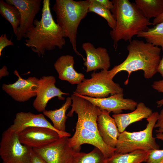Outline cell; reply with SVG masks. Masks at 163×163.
Returning a JSON list of instances; mask_svg holds the SVG:
<instances>
[{"label": "cell", "instance_id": "cell-1", "mask_svg": "<svg viewBox=\"0 0 163 163\" xmlns=\"http://www.w3.org/2000/svg\"><path fill=\"white\" fill-rule=\"evenodd\" d=\"M34 25L24 37L26 39L24 44L39 57L43 56L46 50H52L56 47L61 49L65 45V35L53 20L50 0L43 1L41 19H35Z\"/></svg>", "mask_w": 163, "mask_h": 163}, {"label": "cell", "instance_id": "cell-2", "mask_svg": "<svg viewBox=\"0 0 163 163\" xmlns=\"http://www.w3.org/2000/svg\"><path fill=\"white\" fill-rule=\"evenodd\" d=\"M128 55L120 64L108 71V77L112 79L118 73L125 71L128 73L125 84L128 83L129 76L133 72L142 70L146 79H150L157 72L161 60V48L142 40H133L127 46Z\"/></svg>", "mask_w": 163, "mask_h": 163}, {"label": "cell", "instance_id": "cell-3", "mask_svg": "<svg viewBox=\"0 0 163 163\" xmlns=\"http://www.w3.org/2000/svg\"><path fill=\"white\" fill-rule=\"evenodd\" d=\"M114 6L111 11L116 21L115 29L110 32L113 40V47L117 48L118 43L121 40H131L135 35L142 31H146L153 23L145 18L135 3L128 0H112Z\"/></svg>", "mask_w": 163, "mask_h": 163}, {"label": "cell", "instance_id": "cell-4", "mask_svg": "<svg viewBox=\"0 0 163 163\" xmlns=\"http://www.w3.org/2000/svg\"><path fill=\"white\" fill-rule=\"evenodd\" d=\"M90 0H56L52 9L56 14V23L68 38L72 48L77 55L84 58L78 51L76 37L78 27L87 16Z\"/></svg>", "mask_w": 163, "mask_h": 163}, {"label": "cell", "instance_id": "cell-5", "mask_svg": "<svg viewBox=\"0 0 163 163\" xmlns=\"http://www.w3.org/2000/svg\"><path fill=\"white\" fill-rule=\"evenodd\" d=\"M159 113L153 112L147 118L145 129L129 132L125 130L120 133L115 147L114 154H125L137 150L149 151L159 149L160 146L153 137L152 131L158 119Z\"/></svg>", "mask_w": 163, "mask_h": 163}, {"label": "cell", "instance_id": "cell-6", "mask_svg": "<svg viewBox=\"0 0 163 163\" xmlns=\"http://www.w3.org/2000/svg\"><path fill=\"white\" fill-rule=\"evenodd\" d=\"M108 71L101 70L99 72L94 71L90 78H85L77 85L73 93L95 98H104L110 94L123 93V89L120 85L108 77Z\"/></svg>", "mask_w": 163, "mask_h": 163}, {"label": "cell", "instance_id": "cell-7", "mask_svg": "<svg viewBox=\"0 0 163 163\" xmlns=\"http://www.w3.org/2000/svg\"><path fill=\"white\" fill-rule=\"evenodd\" d=\"M32 149L22 144L18 134L8 128L2 133L0 143L2 163H30Z\"/></svg>", "mask_w": 163, "mask_h": 163}, {"label": "cell", "instance_id": "cell-8", "mask_svg": "<svg viewBox=\"0 0 163 163\" xmlns=\"http://www.w3.org/2000/svg\"><path fill=\"white\" fill-rule=\"evenodd\" d=\"M69 137H60L44 147L33 149L47 163H71L78 152L69 145Z\"/></svg>", "mask_w": 163, "mask_h": 163}, {"label": "cell", "instance_id": "cell-9", "mask_svg": "<svg viewBox=\"0 0 163 163\" xmlns=\"http://www.w3.org/2000/svg\"><path fill=\"white\" fill-rule=\"evenodd\" d=\"M6 2L16 6L21 15L20 25L16 36L17 41L21 40L27 32L34 26L36 15L40 9L41 0H6Z\"/></svg>", "mask_w": 163, "mask_h": 163}, {"label": "cell", "instance_id": "cell-10", "mask_svg": "<svg viewBox=\"0 0 163 163\" xmlns=\"http://www.w3.org/2000/svg\"><path fill=\"white\" fill-rule=\"evenodd\" d=\"M18 134L21 142L32 149L44 147L60 138L55 131L40 127L27 128Z\"/></svg>", "mask_w": 163, "mask_h": 163}, {"label": "cell", "instance_id": "cell-11", "mask_svg": "<svg viewBox=\"0 0 163 163\" xmlns=\"http://www.w3.org/2000/svg\"><path fill=\"white\" fill-rule=\"evenodd\" d=\"M56 79L53 76H43L38 81L36 91L37 97L33 106L38 111L43 112L48 101L54 97H57L60 100H63V95H69L61 91L55 85Z\"/></svg>", "mask_w": 163, "mask_h": 163}, {"label": "cell", "instance_id": "cell-12", "mask_svg": "<svg viewBox=\"0 0 163 163\" xmlns=\"http://www.w3.org/2000/svg\"><path fill=\"white\" fill-rule=\"evenodd\" d=\"M14 73L18 76V80L12 84H3L2 86L3 90L15 101L20 102L27 101L37 96L36 90L39 79L34 77L23 79L17 70Z\"/></svg>", "mask_w": 163, "mask_h": 163}, {"label": "cell", "instance_id": "cell-13", "mask_svg": "<svg viewBox=\"0 0 163 163\" xmlns=\"http://www.w3.org/2000/svg\"><path fill=\"white\" fill-rule=\"evenodd\" d=\"M74 94L87 100L101 110H105L110 113L112 112L114 114L120 113L123 110L133 111L138 104L133 99L124 98L123 93L114 94L109 97L102 98L91 97Z\"/></svg>", "mask_w": 163, "mask_h": 163}, {"label": "cell", "instance_id": "cell-14", "mask_svg": "<svg viewBox=\"0 0 163 163\" xmlns=\"http://www.w3.org/2000/svg\"><path fill=\"white\" fill-rule=\"evenodd\" d=\"M44 115L42 114H34L30 112L18 113L16 115L13 124L8 128L18 134L24 129L29 127H44L56 132L60 137L71 136V134L69 133L60 132L56 130L46 119Z\"/></svg>", "mask_w": 163, "mask_h": 163}, {"label": "cell", "instance_id": "cell-15", "mask_svg": "<svg viewBox=\"0 0 163 163\" xmlns=\"http://www.w3.org/2000/svg\"><path fill=\"white\" fill-rule=\"evenodd\" d=\"M82 47L86 56L83 64L86 67L87 72L99 69L108 70L110 66V59L105 48H96L90 42L83 43Z\"/></svg>", "mask_w": 163, "mask_h": 163}, {"label": "cell", "instance_id": "cell-16", "mask_svg": "<svg viewBox=\"0 0 163 163\" xmlns=\"http://www.w3.org/2000/svg\"><path fill=\"white\" fill-rule=\"evenodd\" d=\"M110 113L101 110L97 119V128L104 142L110 147L115 148L120 133L114 119L110 116Z\"/></svg>", "mask_w": 163, "mask_h": 163}, {"label": "cell", "instance_id": "cell-17", "mask_svg": "<svg viewBox=\"0 0 163 163\" xmlns=\"http://www.w3.org/2000/svg\"><path fill=\"white\" fill-rule=\"evenodd\" d=\"M74 63L73 56L63 55L57 59L54 66L60 80L67 81L71 84L78 85L85 79V76L75 70L74 68Z\"/></svg>", "mask_w": 163, "mask_h": 163}, {"label": "cell", "instance_id": "cell-18", "mask_svg": "<svg viewBox=\"0 0 163 163\" xmlns=\"http://www.w3.org/2000/svg\"><path fill=\"white\" fill-rule=\"evenodd\" d=\"M152 113L151 109L146 107L144 103L141 102L138 103L136 109L132 112L127 113L114 114L112 117L120 133L131 123L147 119Z\"/></svg>", "mask_w": 163, "mask_h": 163}, {"label": "cell", "instance_id": "cell-19", "mask_svg": "<svg viewBox=\"0 0 163 163\" xmlns=\"http://www.w3.org/2000/svg\"><path fill=\"white\" fill-rule=\"evenodd\" d=\"M71 97H68L65 103L58 109L53 110H45L43 114L49 118L53 123L54 127L60 132H65V123L67 118L66 111L72 104Z\"/></svg>", "mask_w": 163, "mask_h": 163}, {"label": "cell", "instance_id": "cell-20", "mask_svg": "<svg viewBox=\"0 0 163 163\" xmlns=\"http://www.w3.org/2000/svg\"><path fill=\"white\" fill-rule=\"evenodd\" d=\"M0 14L10 23L16 36L21 20V15L18 9L13 5L0 0Z\"/></svg>", "mask_w": 163, "mask_h": 163}, {"label": "cell", "instance_id": "cell-21", "mask_svg": "<svg viewBox=\"0 0 163 163\" xmlns=\"http://www.w3.org/2000/svg\"><path fill=\"white\" fill-rule=\"evenodd\" d=\"M135 4L149 19L155 18L163 12V0H135Z\"/></svg>", "mask_w": 163, "mask_h": 163}, {"label": "cell", "instance_id": "cell-22", "mask_svg": "<svg viewBox=\"0 0 163 163\" xmlns=\"http://www.w3.org/2000/svg\"><path fill=\"white\" fill-rule=\"evenodd\" d=\"M149 151L137 150L125 154H114L107 159L106 163H141L145 160Z\"/></svg>", "mask_w": 163, "mask_h": 163}, {"label": "cell", "instance_id": "cell-23", "mask_svg": "<svg viewBox=\"0 0 163 163\" xmlns=\"http://www.w3.org/2000/svg\"><path fill=\"white\" fill-rule=\"evenodd\" d=\"M136 36L145 39L146 42L161 46L163 51V22L149 28L146 31L139 32Z\"/></svg>", "mask_w": 163, "mask_h": 163}, {"label": "cell", "instance_id": "cell-24", "mask_svg": "<svg viewBox=\"0 0 163 163\" xmlns=\"http://www.w3.org/2000/svg\"><path fill=\"white\" fill-rule=\"evenodd\" d=\"M107 159L99 149L95 147L88 153L76 152L71 163H106Z\"/></svg>", "mask_w": 163, "mask_h": 163}, {"label": "cell", "instance_id": "cell-25", "mask_svg": "<svg viewBox=\"0 0 163 163\" xmlns=\"http://www.w3.org/2000/svg\"><path fill=\"white\" fill-rule=\"evenodd\" d=\"M93 12L105 19L108 25L114 30L116 26V21L110 10L106 8L97 0H90L88 12Z\"/></svg>", "mask_w": 163, "mask_h": 163}, {"label": "cell", "instance_id": "cell-26", "mask_svg": "<svg viewBox=\"0 0 163 163\" xmlns=\"http://www.w3.org/2000/svg\"><path fill=\"white\" fill-rule=\"evenodd\" d=\"M163 161V149H155L149 150L145 162L146 163H160Z\"/></svg>", "mask_w": 163, "mask_h": 163}, {"label": "cell", "instance_id": "cell-27", "mask_svg": "<svg viewBox=\"0 0 163 163\" xmlns=\"http://www.w3.org/2000/svg\"><path fill=\"white\" fill-rule=\"evenodd\" d=\"M152 88L158 92L163 93V79L161 80L154 81L152 85ZM158 108L163 105V98L158 101L156 102Z\"/></svg>", "mask_w": 163, "mask_h": 163}, {"label": "cell", "instance_id": "cell-28", "mask_svg": "<svg viewBox=\"0 0 163 163\" xmlns=\"http://www.w3.org/2000/svg\"><path fill=\"white\" fill-rule=\"evenodd\" d=\"M14 45L11 40L8 39L6 34H2L0 37V56L2 55V51L5 47Z\"/></svg>", "mask_w": 163, "mask_h": 163}, {"label": "cell", "instance_id": "cell-29", "mask_svg": "<svg viewBox=\"0 0 163 163\" xmlns=\"http://www.w3.org/2000/svg\"><path fill=\"white\" fill-rule=\"evenodd\" d=\"M154 128H158L156 133H163V108L159 113L158 119L155 125Z\"/></svg>", "mask_w": 163, "mask_h": 163}, {"label": "cell", "instance_id": "cell-30", "mask_svg": "<svg viewBox=\"0 0 163 163\" xmlns=\"http://www.w3.org/2000/svg\"><path fill=\"white\" fill-rule=\"evenodd\" d=\"M30 163H47L32 149Z\"/></svg>", "mask_w": 163, "mask_h": 163}, {"label": "cell", "instance_id": "cell-31", "mask_svg": "<svg viewBox=\"0 0 163 163\" xmlns=\"http://www.w3.org/2000/svg\"><path fill=\"white\" fill-rule=\"evenodd\" d=\"M97 0L103 6L110 10V11L114 8V5L112 1H110L109 0Z\"/></svg>", "mask_w": 163, "mask_h": 163}, {"label": "cell", "instance_id": "cell-32", "mask_svg": "<svg viewBox=\"0 0 163 163\" xmlns=\"http://www.w3.org/2000/svg\"><path fill=\"white\" fill-rule=\"evenodd\" d=\"M163 22V12L156 18H154L153 23L154 25Z\"/></svg>", "mask_w": 163, "mask_h": 163}, {"label": "cell", "instance_id": "cell-33", "mask_svg": "<svg viewBox=\"0 0 163 163\" xmlns=\"http://www.w3.org/2000/svg\"><path fill=\"white\" fill-rule=\"evenodd\" d=\"M157 72L159 73L163 78V55L158 66Z\"/></svg>", "mask_w": 163, "mask_h": 163}, {"label": "cell", "instance_id": "cell-34", "mask_svg": "<svg viewBox=\"0 0 163 163\" xmlns=\"http://www.w3.org/2000/svg\"><path fill=\"white\" fill-rule=\"evenodd\" d=\"M156 138L163 141V133H158L156 135Z\"/></svg>", "mask_w": 163, "mask_h": 163}, {"label": "cell", "instance_id": "cell-35", "mask_svg": "<svg viewBox=\"0 0 163 163\" xmlns=\"http://www.w3.org/2000/svg\"><path fill=\"white\" fill-rule=\"evenodd\" d=\"M160 163H163V161L162 162Z\"/></svg>", "mask_w": 163, "mask_h": 163}]
</instances>
